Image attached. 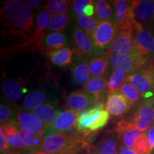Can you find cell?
Returning a JSON list of instances; mask_svg holds the SVG:
<instances>
[{
    "label": "cell",
    "instance_id": "obj_42",
    "mask_svg": "<svg viewBox=\"0 0 154 154\" xmlns=\"http://www.w3.org/2000/svg\"><path fill=\"white\" fill-rule=\"evenodd\" d=\"M78 151L75 149H67L66 151H63L62 152H59V153H47V152H42V151H36L32 154H76Z\"/></svg>",
    "mask_w": 154,
    "mask_h": 154
},
{
    "label": "cell",
    "instance_id": "obj_34",
    "mask_svg": "<svg viewBox=\"0 0 154 154\" xmlns=\"http://www.w3.org/2000/svg\"><path fill=\"white\" fill-rule=\"evenodd\" d=\"M120 91L126 98L131 102L132 106L138 104L139 102L141 101L142 96L138 89L134 85H132L130 82H126L121 86Z\"/></svg>",
    "mask_w": 154,
    "mask_h": 154
},
{
    "label": "cell",
    "instance_id": "obj_32",
    "mask_svg": "<svg viewBox=\"0 0 154 154\" xmlns=\"http://www.w3.org/2000/svg\"><path fill=\"white\" fill-rule=\"evenodd\" d=\"M76 23L79 27L92 36L101 22L95 16H82L77 17Z\"/></svg>",
    "mask_w": 154,
    "mask_h": 154
},
{
    "label": "cell",
    "instance_id": "obj_36",
    "mask_svg": "<svg viewBox=\"0 0 154 154\" xmlns=\"http://www.w3.org/2000/svg\"><path fill=\"white\" fill-rule=\"evenodd\" d=\"M95 17L100 22H115L116 13L114 7L112 5L96 11Z\"/></svg>",
    "mask_w": 154,
    "mask_h": 154
},
{
    "label": "cell",
    "instance_id": "obj_43",
    "mask_svg": "<svg viewBox=\"0 0 154 154\" xmlns=\"http://www.w3.org/2000/svg\"><path fill=\"white\" fill-rule=\"evenodd\" d=\"M29 5L32 8L34 9H38L42 7V5H43V2L41 0H28L26 1Z\"/></svg>",
    "mask_w": 154,
    "mask_h": 154
},
{
    "label": "cell",
    "instance_id": "obj_29",
    "mask_svg": "<svg viewBox=\"0 0 154 154\" xmlns=\"http://www.w3.org/2000/svg\"><path fill=\"white\" fill-rule=\"evenodd\" d=\"M118 135L116 134L108 136L101 142L96 154H117L118 151Z\"/></svg>",
    "mask_w": 154,
    "mask_h": 154
},
{
    "label": "cell",
    "instance_id": "obj_22",
    "mask_svg": "<svg viewBox=\"0 0 154 154\" xmlns=\"http://www.w3.org/2000/svg\"><path fill=\"white\" fill-rule=\"evenodd\" d=\"M50 61L59 66H66L73 63V57L76 54L74 49L65 47L62 49L47 52Z\"/></svg>",
    "mask_w": 154,
    "mask_h": 154
},
{
    "label": "cell",
    "instance_id": "obj_19",
    "mask_svg": "<svg viewBox=\"0 0 154 154\" xmlns=\"http://www.w3.org/2000/svg\"><path fill=\"white\" fill-rule=\"evenodd\" d=\"M108 82L104 76L91 77L84 86V91L93 96L95 101H103V96L107 89Z\"/></svg>",
    "mask_w": 154,
    "mask_h": 154
},
{
    "label": "cell",
    "instance_id": "obj_5",
    "mask_svg": "<svg viewBox=\"0 0 154 154\" xmlns=\"http://www.w3.org/2000/svg\"><path fill=\"white\" fill-rule=\"evenodd\" d=\"M126 82L138 89L142 97L154 95V63L150 61L137 71L128 75Z\"/></svg>",
    "mask_w": 154,
    "mask_h": 154
},
{
    "label": "cell",
    "instance_id": "obj_10",
    "mask_svg": "<svg viewBox=\"0 0 154 154\" xmlns=\"http://www.w3.org/2000/svg\"><path fill=\"white\" fill-rule=\"evenodd\" d=\"M134 32L138 53L151 60L154 57V33L136 22L134 25Z\"/></svg>",
    "mask_w": 154,
    "mask_h": 154
},
{
    "label": "cell",
    "instance_id": "obj_41",
    "mask_svg": "<svg viewBox=\"0 0 154 154\" xmlns=\"http://www.w3.org/2000/svg\"><path fill=\"white\" fill-rule=\"evenodd\" d=\"M111 5L109 2L105 1V0H99L95 2V9L96 11L101 10L102 9H104L106 7H109Z\"/></svg>",
    "mask_w": 154,
    "mask_h": 154
},
{
    "label": "cell",
    "instance_id": "obj_9",
    "mask_svg": "<svg viewBox=\"0 0 154 154\" xmlns=\"http://www.w3.org/2000/svg\"><path fill=\"white\" fill-rule=\"evenodd\" d=\"M118 31V26L116 22H101L100 23L91 36L96 49L109 50Z\"/></svg>",
    "mask_w": 154,
    "mask_h": 154
},
{
    "label": "cell",
    "instance_id": "obj_13",
    "mask_svg": "<svg viewBox=\"0 0 154 154\" xmlns=\"http://www.w3.org/2000/svg\"><path fill=\"white\" fill-rule=\"evenodd\" d=\"M72 40L77 55L93 57L95 54L97 49L94 45L91 36L78 26L73 29Z\"/></svg>",
    "mask_w": 154,
    "mask_h": 154
},
{
    "label": "cell",
    "instance_id": "obj_2",
    "mask_svg": "<svg viewBox=\"0 0 154 154\" xmlns=\"http://www.w3.org/2000/svg\"><path fill=\"white\" fill-rule=\"evenodd\" d=\"M83 133L72 131V129L64 133L45 136L36 151L56 153L66 151L83 142Z\"/></svg>",
    "mask_w": 154,
    "mask_h": 154
},
{
    "label": "cell",
    "instance_id": "obj_18",
    "mask_svg": "<svg viewBox=\"0 0 154 154\" xmlns=\"http://www.w3.org/2000/svg\"><path fill=\"white\" fill-rule=\"evenodd\" d=\"M71 74L73 82L79 85H85L91 79L88 61L85 59L80 58L72 63Z\"/></svg>",
    "mask_w": 154,
    "mask_h": 154
},
{
    "label": "cell",
    "instance_id": "obj_8",
    "mask_svg": "<svg viewBox=\"0 0 154 154\" xmlns=\"http://www.w3.org/2000/svg\"><path fill=\"white\" fill-rule=\"evenodd\" d=\"M107 51L111 55L138 53L134 29L119 30Z\"/></svg>",
    "mask_w": 154,
    "mask_h": 154
},
{
    "label": "cell",
    "instance_id": "obj_26",
    "mask_svg": "<svg viewBox=\"0 0 154 154\" xmlns=\"http://www.w3.org/2000/svg\"><path fill=\"white\" fill-rule=\"evenodd\" d=\"M2 91L6 97L11 101H17L22 98L24 89L19 82L7 80L2 83Z\"/></svg>",
    "mask_w": 154,
    "mask_h": 154
},
{
    "label": "cell",
    "instance_id": "obj_39",
    "mask_svg": "<svg viewBox=\"0 0 154 154\" xmlns=\"http://www.w3.org/2000/svg\"><path fill=\"white\" fill-rule=\"evenodd\" d=\"M146 135H147L148 140H149L150 149H151V151L153 152L154 151V123L150 127L149 129L147 131H146Z\"/></svg>",
    "mask_w": 154,
    "mask_h": 154
},
{
    "label": "cell",
    "instance_id": "obj_21",
    "mask_svg": "<svg viewBox=\"0 0 154 154\" xmlns=\"http://www.w3.org/2000/svg\"><path fill=\"white\" fill-rule=\"evenodd\" d=\"M49 95L46 91L36 90L27 94L23 101V107L29 111H32L35 108L45 103H51Z\"/></svg>",
    "mask_w": 154,
    "mask_h": 154
},
{
    "label": "cell",
    "instance_id": "obj_28",
    "mask_svg": "<svg viewBox=\"0 0 154 154\" xmlns=\"http://www.w3.org/2000/svg\"><path fill=\"white\" fill-rule=\"evenodd\" d=\"M71 22V18L68 14H57L52 17L50 21L47 32H62L66 29Z\"/></svg>",
    "mask_w": 154,
    "mask_h": 154
},
{
    "label": "cell",
    "instance_id": "obj_11",
    "mask_svg": "<svg viewBox=\"0 0 154 154\" xmlns=\"http://www.w3.org/2000/svg\"><path fill=\"white\" fill-rule=\"evenodd\" d=\"M79 115L80 113L70 109H66L61 111L59 113L53 124L47 128L44 137L50 135L66 132L75 128Z\"/></svg>",
    "mask_w": 154,
    "mask_h": 154
},
{
    "label": "cell",
    "instance_id": "obj_20",
    "mask_svg": "<svg viewBox=\"0 0 154 154\" xmlns=\"http://www.w3.org/2000/svg\"><path fill=\"white\" fill-rule=\"evenodd\" d=\"M0 130L3 132L4 136L8 143L14 149L19 150H26L25 144L19 134V128L13 123H7L1 125Z\"/></svg>",
    "mask_w": 154,
    "mask_h": 154
},
{
    "label": "cell",
    "instance_id": "obj_37",
    "mask_svg": "<svg viewBox=\"0 0 154 154\" xmlns=\"http://www.w3.org/2000/svg\"><path fill=\"white\" fill-rule=\"evenodd\" d=\"M92 2L91 0H76L73 2V9L76 15L78 17L84 16V9Z\"/></svg>",
    "mask_w": 154,
    "mask_h": 154
},
{
    "label": "cell",
    "instance_id": "obj_4",
    "mask_svg": "<svg viewBox=\"0 0 154 154\" xmlns=\"http://www.w3.org/2000/svg\"><path fill=\"white\" fill-rule=\"evenodd\" d=\"M52 18V14L47 9H42L38 13L36 19V24L32 37L24 43L11 48V49H32L35 50H42L44 49V38L46 36L49 22Z\"/></svg>",
    "mask_w": 154,
    "mask_h": 154
},
{
    "label": "cell",
    "instance_id": "obj_40",
    "mask_svg": "<svg viewBox=\"0 0 154 154\" xmlns=\"http://www.w3.org/2000/svg\"><path fill=\"white\" fill-rule=\"evenodd\" d=\"M10 146V144L8 143L7 140L4 136L3 132L0 130V149H1V153H2V152L5 153V151L8 150Z\"/></svg>",
    "mask_w": 154,
    "mask_h": 154
},
{
    "label": "cell",
    "instance_id": "obj_33",
    "mask_svg": "<svg viewBox=\"0 0 154 154\" xmlns=\"http://www.w3.org/2000/svg\"><path fill=\"white\" fill-rule=\"evenodd\" d=\"M19 131L21 138H22L27 149L36 150L37 151L38 148L39 147L44 138L35 134H33V133L28 131L22 129L21 128H19Z\"/></svg>",
    "mask_w": 154,
    "mask_h": 154
},
{
    "label": "cell",
    "instance_id": "obj_38",
    "mask_svg": "<svg viewBox=\"0 0 154 154\" xmlns=\"http://www.w3.org/2000/svg\"><path fill=\"white\" fill-rule=\"evenodd\" d=\"M12 116V110L8 106L5 105V103H1L0 106V122L1 125L7 124V121H9Z\"/></svg>",
    "mask_w": 154,
    "mask_h": 154
},
{
    "label": "cell",
    "instance_id": "obj_31",
    "mask_svg": "<svg viewBox=\"0 0 154 154\" xmlns=\"http://www.w3.org/2000/svg\"><path fill=\"white\" fill-rule=\"evenodd\" d=\"M73 5V2L67 0H49L46 5V9L51 14H67Z\"/></svg>",
    "mask_w": 154,
    "mask_h": 154
},
{
    "label": "cell",
    "instance_id": "obj_24",
    "mask_svg": "<svg viewBox=\"0 0 154 154\" xmlns=\"http://www.w3.org/2000/svg\"><path fill=\"white\" fill-rule=\"evenodd\" d=\"M31 112L41 119L47 126V128H48L53 124L60 111L55 106H54L51 103H45V104L35 108L33 110L31 111Z\"/></svg>",
    "mask_w": 154,
    "mask_h": 154
},
{
    "label": "cell",
    "instance_id": "obj_35",
    "mask_svg": "<svg viewBox=\"0 0 154 154\" xmlns=\"http://www.w3.org/2000/svg\"><path fill=\"white\" fill-rule=\"evenodd\" d=\"M133 150L139 154H151L152 151L150 149L149 140L146 132H143L138 138L135 143Z\"/></svg>",
    "mask_w": 154,
    "mask_h": 154
},
{
    "label": "cell",
    "instance_id": "obj_45",
    "mask_svg": "<svg viewBox=\"0 0 154 154\" xmlns=\"http://www.w3.org/2000/svg\"><path fill=\"white\" fill-rule=\"evenodd\" d=\"M3 154H20L19 153H14V152H5Z\"/></svg>",
    "mask_w": 154,
    "mask_h": 154
},
{
    "label": "cell",
    "instance_id": "obj_27",
    "mask_svg": "<svg viewBox=\"0 0 154 154\" xmlns=\"http://www.w3.org/2000/svg\"><path fill=\"white\" fill-rule=\"evenodd\" d=\"M128 74L121 69H114L108 81L107 89L109 94L120 91L121 86L126 82Z\"/></svg>",
    "mask_w": 154,
    "mask_h": 154
},
{
    "label": "cell",
    "instance_id": "obj_14",
    "mask_svg": "<svg viewBox=\"0 0 154 154\" xmlns=\"http://www.w3.org/2000/svg\"><path fill=\"white\" fill-rule=\"evenodd\" d=\"M116 20L119 30L134 29L135 18L131 2L126 0L113 1Z\"/></svg>",
    "mask_w": 154,
    "mask_h": 154
},
{
    "label": "cell",
    "instance_id": "obj_15",
    "mask_svg": "<svg viewBox=\"0 0 154 154\" xmlns=\"http://www.w3.org/2000/svg\"><path fill=\"white\" fill-rule=\"evenodd\" d=\"M17 121L19 128L44 138L47 126L41 119L32 112L23 111L18 113Z\"/></svg>",
    "mask_w": 154,
    "mask_h": 154
},
{
    "label": "cell",
    "instance_id": "obj_3",
    "mask_svg": "<svg viewBox=\"0 0 154 154\" xmlns=\"http://www.w3.org/2000/svg\"><path fill=\"white\" fill-rule=\"evenodd\" d=\"M109 119L110 113L106 109H90L80 113L76 128L83 134L96 131L103 128Z\"/></svg>",
    "mask_w": 154,
    "mask_h": 154
},
{
    "label": "cell",
    "instance_id": "obj_7",
    "mask_svg": "<svg viewBox=\"0 0 154 154\" xmlns=\"http://www.w3.org/2000/svg\"><path fill=\"white\" fill-rule=\"evenodd\" d=\"M150 61V59L139 53L132 54H113L111 55L109 65L113 70L121 69L130 74L145 66Z\"/></svg>",
    "mask_w": 154,
    "mask_h": 154
},
{
    "label": "cell",
    "instance_id": "obj_1",
    "mask_svg": "<svg viewBox=\"0 0 154 154\" xmlns=\"http://www.w3.org/2000/svg\"><path fill=\"white\" fill-rule=\"evenodd\" d=\"M0 17L5 33L14 40L24 43L33 36V8L26 2L6 1L0 9Z\"/></svg>",
    "mask_w": 154,
    "mask_h": 154
},
{
    "label": "cell",
    "instance_id": "obj_17",
    "mask_svg": "<svg viewBox=\"0 0 154 154\" xmlns=\"http://www.w3.org/2000/svg\"><path fill=\"white\" fill-rule=\"evenodd\" d=\"M95 99L93 96L82 90H77L69 94L67 98V107L70 110L81 113L91 109Z\"/></svg>",
    "mask_w": 154,
    "mask_h": 154
},
{
    "label": "cell",
    "instance_id": "obj_30",
    "mask_svg": "<svg viewBox=\"0 0 154 154\" xmlns=\"http://www.w3.org/2000/svg\"><path fill=\"white\" fill-rule=\"evenodd\" d=\"M143 133L135 127H131L119 134L120 135L121 141L124 147L133 149L135 143Z\"/></svg>",
    "mask_w": 154,
    "mask_h": 154
},
{
    "label": "cell",
    "instance_id": "obj_23",
    "mask_svg": "<svg viewBox=\"0 0 154 154\" xmlns=\"http://www.w3.org/2000/svg\"><path fill=\"white\" fill-rule=\"evenodd\" d=\"M68 38L66 34L62 32H51L46 34L44 38V48L47 50V52L55 51L67 47Z\"/></svg>",
    "mask_w": 154,
    "mask_h": 154
},
{
    "label": "cell",
    "instance_id": "obj_6",
    "mask_svg": "<svg viewBox=\"0 0 154 154\" xmlns=\"http://www.w3.org/2000/svg\"><path fill=\"white\" fill-rule=\"evenodd\" d=\"M128 120L141 132L147 131L154 123V95L143 98L136 104Z\"/></svg>",
    "mask_w": 154,
    "mask_h": 154
},
{
    "label": "cell",
    "instance_id": "obj_46",
    "mask_svg": "<svg viewBox=\"0 0 154 154\" xmlns=\"http://www.w3.org/2000/svg\"><path fill=\"white\" fill-rule=\"evenodd\" d=\"M152 29H153V30H154V17H153V24H152V28H151V30Z\"/></svg>",
    "mask_w": 154,
    "mask_h": 154
},
{
    "label": "cell",
    "instance_id": "obj_12",
    "mask_svg": "<svg viewBox=\"0 0 154 154\" xmlns=\"http://www.w3.org/2000/svg\"><path fill=\"white\" fill-rule=\"evenodd\" d=\"M135 21L143 28L151 29L154 17V1L134 0L131 2Z\"/></svg>",
    "mask_w": 154,
    "mask_h": 154
},
{
    "label": "cell",
    "instance_id": "obj_16",
    "mask_svg": "<svg viewBox=\"0 0 154 154\" xmlns=\"http://www.w3.org/2000/svg\"><path fill=\"white\" fill-rule=\"evenodd\" d=\"M105 106L113 118H119L129 111L132 104L126 96L119 91L108 95Z\"/></svg>",
    "mask_w": 154,
    "mask_h": 154
},
{
    "label": "cell",
    "instance_id": "obj_44",
    "mask_svg": "<svg viewBox=\"0 0 154 154\" xmlns=\"http://www.w3.org/2000/svg\"><path fill=\"white\" fill-rule=\"evenodd\" d=\"M119 153L120 154H139L136 153V152L134 151L133 149H128V148H126V147H124V146H122V147L120 148Z\"/></svg>",
    "mask_w": 154,
    "mask_h": 154
},
{
    "label": "cell",
    "instance_id": "obj_25",
    "mask_svg": "<svg viewBox=\"0 0 154 154\" xmlns=\"http://www.w3.org/2000/svg\"><path fill=\"white\" fill-rule=\"evenodd\" d=\"M110 57L111 54L107 51L101 57L93 58L88 61V66H89L91 77L104 76L109 65Z\"/></svg>",
    "mask_w": 154,
    "mask_h": 154
}]
</instances>
